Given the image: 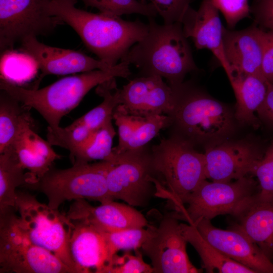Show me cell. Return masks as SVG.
Wrapping results in <instances>:
<instances>
[{"instance_id": "obj_1", "label": "cell", "mask_w": 273, "mask_h": 273, "mask_svg": "<svg viewBox=\"0 0 273 273\" xmlns=\"http://www.w3.org/2000/svg\"><path fill=\"white\" fill-rule=\"evenodd\" d=\"M77 0H50L49 14L69 25L85 47L109 66L116 65L147 34L149 26L139 20L94 13L75 7Z\"/></svg>"}, {"instance_id": "obj_2", "label": "cell", "mask_w": 273, "mask_h": 273, "mask_svg": "<svg viewBox=\"0 0 273 273\" xmlns=\"http://www.w3.org/2000/svg\"><path fill=\"white\" fill-rule=\"evenodd\" d=\"M148 31L133 45L120 62L133 65L141 76L157 75L173 87L183 82L186 75L198 71L182 24L160 25L148 18Z\"/></svg>"}, {"instance_id": "obj_3", "label": "cell", "mask_w": 273, "mask_h": 273, "mask_svg": "<svg viewBox=\"0 0 273 273\" xmlns=\"http://www.w3.org/2000/svg\"><path fill=\"white\" fill-rule=\"evenodd\" d=\"M129 65L120 62L108 70L97 69L63 78L41 88H28L1 78L0 88L28 108L37 111L51 128L76 107L96 86L116 77L128 78Z\"/></svg>"}, {"instance_id": "obj_4", "label": "cell", "mask_w": 273, "mask_h": 273, "mask_svg": "<svg viewBox=\"0 0 273 273\" xmlns=\"http://www.w3.org/2000/svg\"><path fill=\"white\" fill-rule=\"evenodd\" d=\"M172 87L176 101L169 116L176 135L194 144L219 142L233 131L235 117L226 105L189 83Z\"/></svg>"}, {"instance_id": "obj_5", "label": "cell", "mask_w": 273, "mask_h": 273, "mask_svg": "<svg viewBox=\"0 0 273 273\" xmlns=\"http://www.w3.org/2000/svg\"><path fill=\"white\" fill-rule=\"evenodd\" d=\"M150 153L156 175L167 187V198L181 211L188 196L207 178L204 154L176 134L161 140Z\"/></svg>"}, {"instance_id": "obj_6", "label": "cell", "mask_w": 273, "mask_h": 273, "mask_svg": "<svg viewBox=\"0 0 273 273\" xmlns=\"http://www.w3.org/2000/svg\"><path fill=\"white\" fill-rule=\"evenodd\" d=\"M113 165L100 161L76 163L64 169L52 166L42 177L27 187L43 193L48 205L56 209L66 201L88 199L103 203L114 200L107 182L108 173Z\"/></svg>"}, {"instance_id": "obj_7", "label": "cell", "mask_w": 273, "mask_h": 273, "mask_svg": "<svg viewBox=\"0 0 273 273\" xmlns=\"http://www.w3.org/2000/svg\"><path fill=\"white\" fill-rule=\"evenodd\" d=\"M16 210L19 214L18 222L30 240L78 273L69 248L74 224L66 214L40 202L29 193L18 191Z\"/></svg>"}, {"instance_id": "obj_8", "label": "cell", "mask_w": 273, "mask_h": 273, "mask_svg": "<svg viewBox=\"0 0 273 273\" xmlns=\"http://www.w3.org/2000/svg\"><path fill=\"white\" fill-rule=\"evenodd\" d=\"M0 272L75 273L53 253L30 240L14 211L0 215Z\"/></svg>"}, {"instance_id": "obj_9", "label": "cell", "mask_w": 273, "mask_h": 273, "mask_svg": "<svg viewBox=\"0 0 273 273\" xmlns=\"http://www.w3.org/2000/svg\"><path fill=\"white\" fill-rule=\"evenodd\" d=\"M259 192L258 183L248 175L234 181L204 180L187 198V207L173 214L189 224L224 214L232 216Z\"/></svg>"}, {"instance_id": "obj_10", "label": "cell", "mask_w": 273, "mask_h": 273, "mask_svg": "<svg viewBox=\"0 0 273 273\" xmlns=\"http://www.w3.org/2000/svg\"><path fill=\"white\" fill-rule=\"evenodd\" d=\"M118 155V163L112 166L107 176L110 196L133 207L146 206L158 193L152 180L156 174L150 152L144 147Z\"/></svg>"}, {"instance_id": "obj_11", "label": "cell", "mask_w": 273, "mask_h": 273, "mask_svg": "<svg viewBox=\"0 0 273 273\" xmlns=\"http://www.w3.org/2000/svg\"><path fill=\"white\" fill-rule=\"evenodd\" d=\"M49 1L0 0L1 53L27 37L50 34L63 23L48 12Z\"/></svg>"}, {"instance_id": "obj_12", "label": "cell", "mask_w": 273, "mask_h": 273, "mask_svg": "<svg viewBox=\"0 0 273 273\" xmlns=\"http://www.w3.org/2000/svg\"><path fill=\"white\" fill-rule=\"evenodd\" d=\"M173 214L165 215L150 234L141 249L151 262L153 273H198L202 270L190 261L181 223Z\"/></svg>"}, {"instance_id": "obj_13", "label": "cell", "mask_w": 273, "mask_h": 273, "mask_svg": "<svg viewBox=\"0 0 273 273\" xmlns=\"http://www.w3.org/2000/svg\"><path fill=\"white\" fill-rule=\"evenodd\" d=\"M264 151L246 141L219 142L204 154L206 178L227 182L252 174Z\"/></svg>"}, {"instance_id": "obj_14", "label": "cell", "mask_w": 273, "mask_h": 273, "mask_svg": "<svg viewBox=\"0 0 273 273\" xmlns=\"http://www.w3.org/2000/svg\"><path fill=\"white\" fill-rule=\"evenodd\" d=\"M120 94L121 105L135 116H169L175 107L173 88L157 75L136 77L120 88Z\"/></svg>"}, {"instance_id": "obj_15", "label": "cell", "mask_w": 273, "mask_h": 273, "mask_svg": "<svg viewBox=\"0 0 273 273\" xmlns=\"http://www.w3.org/2000/svg\"><path fill=\"white\" fill-rule=\"evenodd\" d=\"M194 226L206 240L230 259L255 273H273V263L240 230L233 227L220 229L206 219L200 220Z\"/></svg>"}, {"instance_id": "obj_16", "label": "cell", "mask_w": 273, "mask_h": 273, "mask_svg": "<svg viewBox=\"0 0 273 273\" xmlns=\"http://www.w3.org/2000/svg\"><path fill=\"white\" fill-rule=\"evenodd\" d=\"M20 47L21 51L36 62L41 77L108 70L113 67L80 52L48 46L39 41L36 37L26 38L20 42Z\"/></svg>"}, {"instance_id": "obj_17", "label": "cell", "mask_w": 273, "mask_h": 273, "mask_svg": "<svg viewBox=\"0 0 273 273\" xmlns=\"http://www.w3.org/2000/svg\"><path fill=\"white\" fill-rule=\"evenodd\" d=\"M185 36L192 39L198 49L210 51L223 68L229 79L232 76L225 57L223 44V26L218 10L212 0H202L197 10L191 6L181 21Z\"/></svg>"}, {"instance_id": "obj_18", "label": "cell", "mask_w": 273, "mask_h": 273, "mask_svg": "<svg viewBox=\"0 0 273 273\" xmlns=\"http://www.w3.org/2000/svg\"><path fill=\"white\" fill-rule=\"evenodd\" d=\"M266 33L254 23L241 30L224 27L223 49L232 76L255 75L262 77L261 66Z\"/></svg>"}, {"instance_id": "obj_19", "label": "cell", "mask_w": 273, "mask_h": 273, "mask_svg": "<svg viewBox=\"0 0 273 273\" xmlns=\"http://www.w3.org/2000/svg\"><path fill=\"white\" fill-rule=\"evenodd\" d=\"M71 221H85L104 232H113L144 228L143 214L128 204L108 201L93 206L85 199L75 200L66 213Z\"/></svg>"}, {"instance_id": "obj_20", "label": "cell", "mask_w": 273, "mask_h": 273, "mask_svg": "<svg viewBox=\"0 0 273 273\" xmlns=\"http://www.w3.org/2000/svg\"><path fill=\"white\" fill-rule=\"evenodd\" d=\"M233 216L236 221L233 227L245 234L273 263V197L258 192Z\"/></svg>"}, {"instance_id": "obj_21", "label": "cell", "mask_w": 273, "mask_h": 273, "mask_svg": "<svg viewBox=\"0 0 273 273\" xmlns=\"http://www.w3.org/2000/svg\"><path fill=\"white\" fill-rule=\"evenodd\" d=\"M72 222L74 226L69 248L78 273L91 272L92 270L96 273H103L110 258L102 231L85 221Z\"/></svg>"}, {"instance_id": "obj_22", "label": "cell", "mask_w": 273, "mask_h": 273, "mask_svg": "<svg viewBox=\"0 0 273 273\" xmlns=\"http://www.w3.org/2000/svg\"><path fill=\"white\" fill-rule=\"evenodd\" d=\"M229 80L237 100L235 119L243 124L255 123L257 118L254 112L264 100L267 82L255 75L233 76Z\"/></svg>"}, {"instance_id": "obj_23", "label": "cell", "mask_w": 273, "mask_h": 273, "mask_svg": "<svg viewBox=\"0 0 273 273\" xmlns=\"http://www.w3.org/2000/svg\"><path fill=\"white\" fill-rule=\"evenodd\" d=\"M20 164L13 147L0 153V215L16 210L17 188L34 181Z\"/></svg>"}, {"instance_id": "obj_24", "label": "cell", "mask_w": 273, "mask_h": 273, "mask_svg": "<svg viewBox=\"0 0 273 273\" xmlns=\"http://www.w3.org/2000/svg\"><path fill=\"white\" fill-rule=\"evenodd\" d=\"M24 106L5 90L0 93V153L13 146L33 120Z\"/></svg>"}, {"instance_id": "obj_25", "label": "cell", "mask_w": 273, "mask_h": 273, "mask_svg": "<svg viewBox=\"0 0 273 273\" xmlns=\"http://www.w3.org/2000/svg\"><path fill=\"white\" fill-rule=\"evenodd\" d=\"M183 234L200 256L207 272L255 273L250 268L228 257L206 240L196 228L181 223Z\"/></svg>"}, {"instance_id": "obj_26", "label": "cell", "mask_w": 273, "mask_h": 273, "mask_svg": "<svg viewBox=\"0 0 273 273\" xmlns=\"http://www.w3.org/2000/svg\"><path fill=\"white\" fill-rule=\"evenodd\" d=\"M107 120L102 126L94 131L90 138L83 145L70 152L73 164L90 163L93 161H105L116 165L119 156L113 152V140L116 132L112 120Z\"/></svg>"}, {"instance_id": "obj_27", "label": "cell", "mask_w": 273, "mask_h": 273, "mask_svg": "<svg viewBox=\"0 0 273 273\" xmlns=\"http://www.w3.org/2000/svg\"><path fill=\"white\" fill-rule=\"evenodd\" d=\"M115 79L112 78L98 85L96 93L103 98V102L75 120L74 123L84 125L92 130H95L109 119H113L114 110L122 103L120 88L117 87Z\"/></svg>"}, {"instance_id": "obj_28", "label": "cell", "mask_w": 273, "mask_h": 273, "mask_svg": "<svg viewBox=\"0 0 273 273\" xmlns=\"http://www.w3.org/2000/svg\"><path fill=\"white\" fill-rule=\"evenodd\" d=\"M86 7L95 8L104 14L120 16L137 14L154 18L157 12L150 3L138 0H80Z\"/></svg>"}, {"instance_id": "obj_29", "label": "cell", "mask_w": 273, "mask_h": 273, "mask_svg": "<svg viewBox=\"0 0 273 273\" xmlns=\"http://www.w3.org/2000/svg\"><path fill=\"white\" fill-rule=\"evenodd\" d=\"M94 131L84 125L72 122L65 127L48 126L47 138L52 146L63 148L71 152L85 143Z\"/></svg>"}, {"instance_id": "obj_30", "label": "cell", "mask_w": 273, "mask_h": 273, "mask_svg": "<svg viewBox=\"0 0 273 273\" xmlns=\"http://www.w3.org/2000/svg\"><path fill=\"white\" fill-rule=\"evenodd\" d=\"M22 52V51H21ZM38 69L35 60L24 52L19 53L12 50L2 53L1 71L2 78L15 83L16 78L27 74L31 76Z\"/></svg>"}, {"instance_id": "obj_31", "label": "cell", "mask_w": 273, "mask_h": 273, "mask_svg": "<svg viewBox=\"0 0 273 273\" xmlns=\"http://www.w3.org/2000/svg\"><path fill=\"white\" fill-rule=\"evenodd\" d=\"M102 232L108 246L110 262L113 256L120 250L135 251L141 249L150 236V230L148 227L147 229L141 228L119 232Z\"/></svg>"}, {"instance_id": "obj_32", "label": "cell", "mask_w": 273, "mask_h": 273, "mask_svg": "<svg viewBox=\"0 0 273 273\" xmlns=\"http://www.w3.org/2000/svg\"><path fill=\"white\" fill-rule=\"evenodd\" d=\"M171 118L167 115L146 117L135 128L123 152L143 148L163 128L171 125Z\"/></svg>"}, {"instance_id": "obj_33", "label": "cell", "mask_w": 273, "mask_h": 273, "mask_svg": "<svg viewBox=\"0 0 273 273\" xmlns=\"http://www.w3.org/2000/svg\"><path fill=\"white\" fill-rule=\"evenodd\" d=\"M135 251V254L126 251L122 255H114L103 273H153L152 265L144 261L139 249Z\"/></svg>"}, {"instance_id": "obj_34", "label": "cell", "mask_w": 273, "mask_h": 273, "mask_svg": "<svg viewBox=\"0 0 273 273\" xmlns=\"http://www.w3.org/2000/svg\"><path fill=\"white\" fill-rule=\"evenodd\" d=\"M145 117L129 114L121 104L115 108L112 118L117 126L119 135L118 144L113 148V152L115 155L123 153L135 128Z\"/></svg>"}, {"instance_id": "obj_35", "label": "cell", "mask_w": 273, "mask_h": 273, "mask_svg": "<svg viewBox=\"0 0 273 273\" xmlns=\"http://www.w3.org/2000/svg\"><path fill=\"white\" fill-rule=\"evenodd\" d=\"M252 175L258 179L259 194L264 197H273V141L264 151Z\"/></svg>"}, {"instance_id": "obj_36", "label": "cell", "mask_w": 273, "mask_h": 273, "mask_svg": "<svg viewBox=\"0 0 273 273\" xmlns=\"http://www.w3.org/2000/svg\"><path fill=\"white\" fill-rule=\"evenodd\" d=\"M217 9L223 15L230 29L241 20L250 17L248 0H212Z\"/></svg>"}, {"instance_id": "obj_37", "label": "cell", "mask_w": 273, "mask_h": 273, "mask_svg": "<svg viewBox=\"0 0 273 273\" xmlns=\"http://www.w3.org/2000/svg\"><path fill=\"white\" fill-rule=\"evenodd\" d=\"M162 18L164 24L181 23L192 0H148Z\"/></svg>"}, {"instance_id": "obj_38", "label": "cell", "mask_w": 273, "mask_h": 273, "mask_svg": "<svg viewBox=\"0 0 273 273\" xmlns=\"http://www.w3.org/2000/svg\"><path fill=\"white\" fill-rule=\"evenodd\" d=\"M18 140L22 141L35 153L53 163L55 160L61 158L53 149L52 145L48 141L44 140L34 131L33 126L26 128Z\"/></svg>"}, {"instance_id": "obj_39", "label": "cell", "mask_w": 273, "mask_h": 273, "mask_svg": "<svg viewBox=\"0 0 273 273\" xmlns=\"http://www.w3.org/2000/svg\"><path fill=\"white\" fill-rule=\"evenodd\" d=\"M250 12L255 24L273 31V0H253Z\"/></svg>"}, {"instance_id": "obj_40", "label": "cell", "mask_w": 273, "mask_h": 273, "mask_svg": "<svg viewBox=\"0 0 273 273\" xmlns=\"http://www.w3.org/2000/svg\"><path fill=\"white\" fill-rule=\"evenodd\" d=\"M261 74L268 83L273 84V31L266 33L261 66Z\"/></svg>"}, {"instance_id": "obj_41", "label": "cell", "mask_w": 273, "mask_h": 273, "mask_svg": "<svg viewBox=\"0 0 273 273\" xmlns=\"http://www.w3.org/2000/svg\"><path fill=\"white\" fill-rule=\"evenodd\" d=\"M267 83L265 98L256 112L262 120L273 126V84Z\"/></svg>"}]
</instances>
